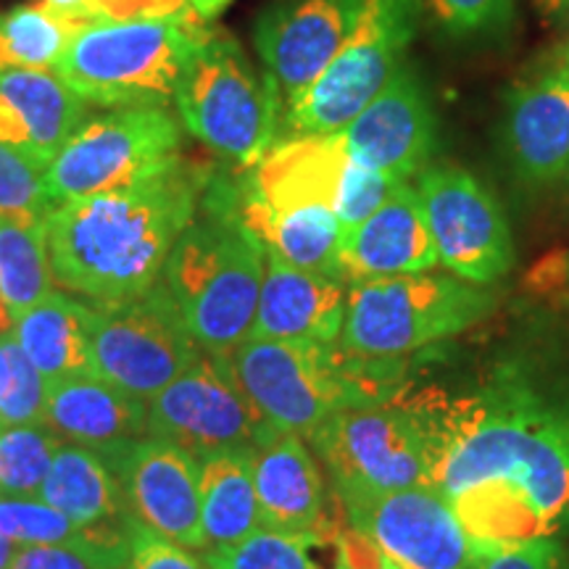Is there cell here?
Masks as SVG:
<instances>
[{"label": "cell", "instance_id": "cell-1", "mask_svg": "<svg viewBox=\"0 0 569 569\" xmlns=\"http://www.w3.org/2000/svg\"><path fill=\"white\" fill-rule=\"evenodd\" d=\"M422 427L430 488L475 540L553 538L569 525V407L515 377L472 393H403Z\"/></svg>", "mask_w": 569, "mask_h": 569}, {"label": "cell", "instance_id": "cell-2", "mask_svg": "<svg viewBox=\"0 0 569 569\" xmlns=\"http://www.w3.org/2000/svg\"><path fill=\"white\" fill-rule=\"evenodd\" d=\"M211 174L184 156L146 180L56 203L46 240L53 282L90 303L146 293L196 219Z\"/></svg>", "mask_w": 569, "mask_h": 569}, {"label": "cell", "instance_id": "cell-3", "mask_svg": "<svg viewBox=\"0 0 569 569\" xmlns=\"http://www.w3.org/2000/svg\"><path fill=\"white\" fill-rule=\"evenodd\" d=\"M203 196V217L177 238L161 280L196 346L224 359L251 336L267 251L232 209L230 180H209Z\"/></svg>", "mask_w": 569, "mask_h": 569}, {"label": "cell", "instance_id": "cell-4", "mask_svg": "<svg viewBox=\"0 0 569 569\" xmlns=\"http://www.w3.org/2000/svg\"><path fill=\"white\" fill-rule=\"evenodd\" d=\"M224 361L269 427L301 438L338 411L388 401L401 390L396 365H365L338 343L248 338Z\"/></svg>", "mask_w": 569, "mask_h": 569}, {"label": "cell", "instance_id": "cell-5", "mask_svg": "<svg viewBox=\"0 0 569 569\" xmlns=\"http://www.w3.org/2000/svg\"><path fill=\"white\" fill-rule=\"evenodd\" d=\"M211 30L198 13L98 19L67 42L51 71L84 103L132 109L174 101L184 63Z\"/></svg>", "mask_w": 569, "mask_h": 569}, {"label": "cell", "instance_id": "cell-6", "mask_svg": "<svg viewBox=\"0 0 569 569\" xmlns=\"http://www.w3.org/2000/svg\"><path fill=\"white\" fill-rule=\"evenodd\" d=\"M493 296L459 277L417 272L348 284L338 348L365 365L403 356L459 336L488 317Z\"/></svg>", "mask_w": 569, "mask_h": 569}, {"label": "cell", "instance_id": "cell-7", "mask_svg": "<svg viewBox=\"0 0 569 569\" xmlns=\"http://www.w3.org/2000/svg\"><path fill=\"white\" fill-rule=\"evenodd\" d=\"M280 88L259 74L238 40L211 27L174 90L182 127L213 153L251 169L274 146Z\"/></svg>", "mask_w": 569, "mask_h": 569}, {"label": "cell", "instance_id": "cell-8", "mask_svg": "<svg viewBox=\"0 0 569 569\" xmlns=\"http://www.w3.org/2000/svg\"><path fill=\"white\" fill-rule=\"evenodd\" d=\"M419 17L422 0H365L336 59L309 90L284 103L288 138L340 132L359 117L403 67Z\"/></svg>", "mask_w": 569, "mask_h": 569}, {"label": "cell", "instance_id": "cell-9", "mask_svg": "<svg viewBox=\"0 0 569 569\" xmlns=\"http://www.w3.org/2000/svg\"><path fill=\"white\" fill-rule=\"evenodd\" d=\"M182 124L161 106L113 109L84 119L46 169L51 203L127 188L182 156Z\"/></svg>", "mask_w": 569, "mask_h": 569}, {"label": "cell", "instance_id": "cell-10", "mask_svg": "<svg viewBox=\"0 0 569 569\" xmlns=\"http://www.w3.org/2000/svg\"><path fill=\"white\" fill-rule=\"evenodd\" d=\"M90 351L92 372L146 403L201 359L163 280L124 301L90 303Z\"/></svg>", "mask_w": 569, "mask_h": 569}, {"label": "cell", "instance_id": "cell-11", "mask_svg": "<svg viewBox=\"0 0 569 569\" xmlns=\"http://www.w3.org/2000/svg\"><path fill=\"white\" fill-rule=\"evenodd\" d=\"M309 440L343 503L390 490L430 488L422 427L403 401V390L388 401L338 411Z\"/></svg>", "mask_w": 569, "mask_h": 569}, {"label": "cell", "instance_id": "cell-12", "mask_svg": "<svg viewBox=\"0 0 569 569\" xmlns=\"http://www.w3.org/2000/svg\"><path fill=\"white\" fill-rule=\"evenodd\" d=\"M148 436L203 459L219 451H259L277 430L248 401L224 359L201 356L148 401Z\"/></svg>", "mask_w": 569, "mask_h": 569}, {"label": "cell", "instance_id": "cell-13", "mask_svg": "<svg viewBox=\"0 0 569 569\" xmlns=\"http://www.w3.org/2000/svg\"><path fill=\"white\" fill-rule=\"evenodd\" d=\"M438 261L459 280L493 284L515 267L511 227L496 193L459 167H432L419 177Z\"/></svg>", "mask_w": 569, "mask_h": 569}, {"label": "cell", "instance_id": "cell-14", "mask_svg": "<svg viewBox=\"0 0 569 569\" xmlns=\"http://www.w3.org/2000/svg\"><path fill=\"white\" fill-rule=\"evenodd\" d=\"M351 528L403 569H478L482 540L461 528L438 490L417 486L343 503Z\"/></svg>", "mask_w": 569, "mask_h": 569}, {"label": "cell", "instance_id": "cell-15", "mask_svg": "<svg viewBox=\"0 0 569 569\" xmlns=\"http://www.w3.org/2000/svg\"><path fill=\"white\" fill-rule=\"evenodd\" d=\"M498 148L522 184L569 180V51L538 61L503 96Z\"/></svg>", "mask_w": 569, "mask_h": 569}, {"label": "cell", "instance_id": "cell-16", "mask_svg": "<svg viewBox=\"0 0 569 569\" xmlns=\"http://www.w3.org/2000/svg\"><path fill=\"white\" fill-rule=\"evenodd\" d=\"M109 467L134 522L182 549H206L198 459L167 440L138 438Z\"/></svg>", "mask_w": 569, "mask_h": 569}, {"label": "cell", "instance_id": "cell-17", "mask_svg": "<svg viewBox=\"0 0 569 569\" xmlns=\"http://www.w3.org/2000/svg\"><path fill=\"white\" fill-rule=\"evenodd\" d=\"M340 138L359 167L403 182L422 172L438 151V117L417 69L403 63Z\"/></svg>", "mask_w": 569, "mask_h": 569}, {"label": "cell", "instance_id": "cell-18", "mask_svg": "<svg viewBox=\"0 0 569 569\" xmlns=\"http://www.w3.org/2000/svg\"><path fill=\"white\" fill-rule=\"evenodd\" d=\"M361 3L365 0H277L261 11L253 30L256 51L284 103L309 90L336 59Z\"/></svg>", "mask_w": 569, "mask_h": 569}, {"label": "cell", "instance_id": "cell-19", "mask_svg": "<svg viewBox=\"0 0 569 569\" xmlns=\"http://www.w3.org/2000/svg\"><path fill=\"white\" fill-rule=\"evenodd\" d=\"M351 163L340 132L293 134L274 142L240 180H230V198L238 211L282 213L306 206L336 211L340 184Z\"/></svg>", "mask_w": 569, "mask_h": 569}, {"label": "cell", "instance_id": "cell-20", "mask_svg": "<svg viewBox=\"0 0 569 569\" xmlns=\"http://www.w3.org/2000/svg\"><path fill=\"white\" fill-rule=\"evenodd\" d=\"M440 264L419 190L403 182L372 217L343 234L338 274L346 284L432 272Z\"/></svg>", "mask_w": 569, "mask_h": 569}, {"label": "cell", "instance_id": "cell-21", "mask_svg": "<svg viewBox=\"0 0 569 569\" xmlns=\"http://www.w3.org/2000/svg\"><path fill=\"white\" fill-rule=\"evenodd\" d=\"M253 486L261 528L325 543L336 540L325 519V480L301 436L277 432L253 451Z\"/></svg>", "mask_w": 569, "mask_h": 569}, {"label": "cell", "instance_id": "cell-22", "mask_svg": "<svg viewBox=\"0 0 569 569\" xmlns=\"http://www.w3.org/2000/svg\"><path fill=\"white\" fill-rule=\"evenodd\" d=\"M348 284L267 253L259 309L248 338L336 346L343 332Z\"/></svg>", "mask_w": 569, "mask_h": 569}, {"label": "cell", "instance_id": "cell-23", "mask_svg": "<svg viewBox=\"0 0 569 569\" xmlns=\"http://www.w3.org/2000/svg\"><path fill=\"white\" fill-rule=\"evenodd\" d=\"M42 425L63 443L90 448L111 465L127 443L148 432V403L98 375H77L48 382Z\"/></svg>", "mask_w": 569, "mask_h": 569}, {"label": "cell", "instance_id": "cell-24", "mask_svg": "<svg viewBox=\"0 0 569 569\" xmlns=\"http://www.w3.org/2000/svg\"><path fill=\"white\" fill-rule=\"evenodd\" d=\"M88 119V103L53 71L11 69L0 74V142L19 148L42 167Z\"/></svg>", "mask_w": 569, "mask_h": 569}, {"label": "cell", "instance_id": "cell-25", "mask_svg": "<svg viewBox=\"0 0 569 569\" xmlns=\"http://www.w3.org/2000/svg\"><path fill=\"white\" fill-rule=\"evenodd\" d=\"M13 338L46 382L96 375L90 351V303L51 290L17 317Z\"/></svg>", "mask_w": 569, "mask_h": 569}, {"label": "cell", "instance_id": "cell-26", "mask_svg": "<svg viewBox=\"0 0 569 569\" xmlns=\"http://www.w3.org/2000/svg\"><path fill=\"white\" fill-rule=\"evenodd\" d=\"M122 486L101 453L61 440L38 498L77 528L88 530L117 517L122 511Z\"/></svg>", "mask_w": 569, "mask_h": 569}, {"label": "cell", "instance_id": "cell-27", "mask_svg": "<svg viewBox=\"0 0 569 569\" xmlns=\"http://www.w3.org/2000/svg\"><path fill=\"white\" fill-rule=\"evenodd\" d=\"M201 467V528L206 549H219L261 528L253 486V451H219Z\"/></svg>", "mask_w": 569, "mask_h": 569}, {"label": "cell", "instance_id": "cell-28", "mask_svg": "<svg viewBox=\"0 0 569 569\" xmlns=\"http://www.w3.org/2000/svg\"><path fill=\"white\" fill-rule=\"evenodd\" d=\"M232 201V198H230ZM234 209V206H232ZM238 211V209H234ZM267 253L298 269L338 277V256L343 243V224L327 206H306L282 213L238 211Z\"/></svg>", "mask_w": 569, "mask_h": 569}, {"label": "cell", "instance_id": "cell-29", "mask_svg": "<svg viewBox=\"0 0 569 569\" xmlns=\"http://www.w3.org/2000/svg\"><path fill=\"white\" fill-rule=\"evenodd\" d=\"M90 21L69 19L51 6H19L0 13V74L11 69H48L67 42Z\"/></svg>", "mask_w": 569, "mask_h": 569}, {"label": "cell", "instance_id": "cell-30", "mask_svg": "<svg viewBox=\"0 0 569 569\" xmlns=\"http://www.w3.org/2000/svg\"><path fill=\"white\" fill-rule=\"evenodd\" d=\"M53 290L46 224H19L0 217V296L13 322Z\"/></svg>", "mask_w": 569, "mask_h": 569}, {"label": "cell", "instance_id": "cell-31", "mask_svg": "<svg viewBox=\"0 0 569 569\" xmlns=\"http://www.w3.org/2000/svg\"><path fill=\"white\" fill-rule=\"evenodd\" d=\"M130 546L132 528H88L61 543L24 546L13 553L9 569H127Z\"/></svg>", "mask_w": 569, "mask_h": 569}, {"label": "cell", "instance_id": "cell-32", "mask_svg": "<svg viewBox=\"0 0 569 569\" xmlns=\"http://www.w3.org/2000/svg\"><path fill=\"white\" fill-rule=\"evenodd\" d=\"M61 438L46 425H0V498L40 496Z\"/></svg>", "mask_w": 569, "mask_h": 569}, {"label": "cell", "instance_id": "cell-33", "mask_svg": "<svg viewBox=\"0 0 569 569\" xmlns=\"http://www.w3.org/2000/svg\"><path fill=\"white\" fill-rule=\"evenodd\" d=\"M315 540L259 528L230 546L206 551L209 569H319L309 549Z\"/></svg>", "mask_w": 569, "mask_h": 569}, {"label": "cell", "instance_id": "cell-34", "mask_svg": "<svg viewBox=\"0 0 569 569\" xmlns=\"http://www.w3.org/2000/svg\"><path fill=\"white\" fill-rule=\"evenodd\" d=\"M48 382L17 338L0 336V425L34 427L46 419Z\"/></svg>", "mask_w": 569, "mask_h": 569}, {"label": "cell", "instance_id": "cell-35", "mask_svg": "<svg viewBox=\"0 0 569 569\" xmlns=\"http://www.w3.org/2000/svg\"><path fill=\"white\" fill-rule=\"evenodd\" d=\"M51 211L46 167L19 148L0 142V217L19 224H46Z\"/></svg>", "mask_w": 569, "mask_h": 569}, {"label": "cell", "instance_id": "cell-36", "mask_svg": "<svg viewBox=\"0 0 569 569\" xmlns=\"http://www.w3.org/2000/svg\"><path fill=\"white\" fill-rule=\"evenodd\" d=\"M432 24L451 40H501L515 24V0H422Z\"/></svg>", "mask_w": 569, "mask_h": 569}, {"label": "cell", "instance_id": "cell-37", "mask_svg": "<svg viewBox=\"0 0 569 569\" xmlns=\"http://www.w3.org/2000/svg\"><path fill=\"white\" fill-rule=\"evenodd\" d=\"M0 532L13 540L19 549H24V546L61 543V540L80 536L82 528H77L61 511L34 496L0 498Z\"/></svg>", "mask_w": 569, "mask_h": 569}, {"label": "cell", "instance_id": "cell-38", "mask_svg": "<svg viewBox=\"0 0 569 569\" xmlns=\"http://www.w3.org/2000/svg\"><path fill=\"white\" fill-rule=\"evenodd\" d=\"M403 180L393 174L375 172V169L359 167V163H348L343 184H340V196L336 203V217L343 224V232L353 230L356 224L365 222L367 217L380 209L390 196L401 188Z\"/></svg>", "mask_w": 569, "mask_h": 569}, {"label": "cell", "instance_id": "cell-39", "mask_svg": "<svg viewBox=\"0 0 569 569\" xmlns=\"http://www.w3.org/2000/svg\"><path fill=\"white\" fill-rule=\"evenodd\" d=\"M478 569H569L565 551L553 538L486 543Z\"/></svg>", "mask_w": 569, "mask_h": 569}, {"label": "cell", "instance_id": "cell-40", "mask_svg": "<svg viewBox=\"0 0 569 569\" xmlns=\"http://www.w3.org/2000/svg\"><path fill=\"white\" fill-rule=\"evenodd\" d=\"M127 569H209V567H206L203 561H198L190 551H184L182 546L156 536V532L134 522Z\"/></svg>", "mask_w": 569, "mask_h": 569}, {"label": "cell", "instance_id": "cell-41", "mask_svg": "<svg viewBox=\"0 0 569 569\" xmlns=\"http://www.w3.org/2000/svg\"><path fill=\"white\" fill-rule=\"evenodd\" d=\"M196 13L188 0H96V19H163Z\"/></svg>", "mask_w": 569, "mask_h": 569}, {"label": "cell", "instance_id": "cell-42", "mask_svg": "<svg viewBox=\"0 0 569 569\" xmlns=\"http://www.w3.org/2000/svg\"><path fill=\"white\" fill-rule=\"evenodd\" d=\"M42 3L51 6L53 11H59L69 19L98 21L96 19V0H42Z\"/></svg>", "mask_w": 569, "mask_h": 569}, {"label": "cell", "instance_id": "cell-43", "mask_svg": "<svg viewBox=\"0 0 569 569\" xmlns=\"http://www.w3.org/2000/svg\"><path fill=\"white\" fill-rule=\"evenodd\" d=\"M188 3L203 21H213L232 3V0H188Z\"/></svg>", "mask_w": 569, "mask_h": 569}, {"label": "cell", "instance_id": "cell-44", "mask_svg": "<svg viewBox=\"0 0 569 569\" xmlns=\"http://www.w3.org/2000/svg\"><path fill=\"white\" fill-rule=\"evenodd\" d=\"M536 9L546 21H559L569 17V0H536Z\"/></svg>", "mask_w": 569, "mask_h": 569}, {"label": "cell", "instance_id": "cell-45", "mask_svg": "<svg viewBox=\"0 0 569 569\" xmlns=\"http://www.w3.org/2000/svg\"><path fill=\"white\" fill-rule=\"evenodd\" d=\"M17 551H19V546L0 532V569H9L13 553Z\"/></svg>", "mask_w": 569, "mask_h": 569}, {"label": "cell", "instance_id": "cell-46", "mask_svg": "<svg viewBox=\"0 0 569 569\" xmlns=\"http://www.w3.org/2000/svg\"><path fill=\"white\" fill-rule=\"evenodd\" d=\"M11 332H13V317L9 306L3 301V296H0V336H11Z\"/></svg>", "mask_w": 569, "mask_h": 569}, {"label": "cell", "instance_id": "cell-47", "mask_svg": "<svg viewBox=\"0 0 569 569\" xmlns=\"http://www.w3.org/2000/svg\"><path fill=\"white\" fill-rule=\"evenodd\" d=\"M386 569H403V567H398L393 559H388V561H386Z\"/></svg>", "mask_w": 569, "mask_h": 569}, {"label": "cell", "instance_id": "cell-48", "mask_svg": "<svg viewBox=\"0 0 569 569\" xmlns=\"http://www.w3.org/2000/svg\"><path fill=\"white\" fill-rule=\"evenodd\" d=\"M338 569H346V567H343V565H338Z\"/></svg>", "mask_w": 569, "mask_h": 569}, {"label": "cell", "instance_id": "cell-49", "mask_svg": "<svg viewBox=\"0 0 569 569\" xmlns=\"http://www.w3.org/2000/svg\"><path fill=\"white\" fill-rule=\"evenodd\" d=\"M567 51H569V46H567Z\"/></svg>", "mask_w": 569, "mask_h": 569}]
</instances>
